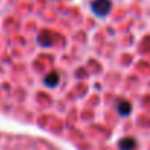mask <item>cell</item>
I'll return each instance as SVG.
<instances>
[{
  "label": "cell",
  "instance_id": "cell-1",
  "mask_svg": "<svg viewBox=\"0 0 150 150\" xmlns=\"http://www.w3.org/2000/svg\"><path fill=\"white\" fill-rule=\"evenodd\" d=\"M91 11L94 12L96 16L103 18V16L109 15V12L112 11V2L110 0H93L91 2Z\"/></svg>",
  "mask_w": 150,
  "mask_h": 150
},
{
  "label": "cell",
  "instance_id": "cell-4",
  "mask_svg": "<svg viewBox=\"0 0 150 150\" xmlns=\"http://www.w3.org/2000/svg\"><path fill=\"white\" fill-rule=\"evenodd\" d=\"M137 147V141L132 137H124L119 140V149L121 150H134Z\"/></svg>",
  "mask_w": 150,
  "mask_h": 150
},
{
  "label": "cell",
  "instance_id": "cell-5",
  "mask_svg": "<svg viewBox=\"0 0 150 150\" xmlns=\"http://www.w3.org/2000/svg\"><path fill=\"white\" fill-rule=\"evenodd\" d=\"M47 35H49V33H47V31H46V33H41V34L38 35V43H40L41 46L49 47V46H52V44H53V41L47 38Z\"/></svg>",
  "mask_w": 150,
  "mask_h": 150
},
{
  "label": "cell",
  "instance_id": "cell-2",
  "mask_svg": "<svg viewBox=\"0 0 150 150\" xmlns=\"http://www.w3.org/2000/svg\"><path fill=\"white\" fill-rule=\"evenodd\" d=\"M116 112L119 116H128L132 112V106L128 100H119L118 106H116Z\"/></svg>",
  "mask_w": 150,
  "mask_h": 150
},
{
  "label": "cell",
  "instance_id": "cell-3",
  "mask_svg": "<svg viewBox=\"0 0 150 150\" xmlns=\"http://www.w3.org/2000/svg\"><path fill=\"white\" fill-rule=\"evenodd\" d=\"M59 81H60V75L57 74V72H50V74H47L46 77H44V86H47L49 88H54L57 84H59Z\"/></svg>",
  "mask_w": 150,
  "mask_h": 150
}]
</instances>
